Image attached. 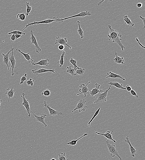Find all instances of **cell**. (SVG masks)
Listing matches in <instances>:
<instances>
[{
	"instance_id": "cell-3",
	"label": "cell",
	"mask_w": 145,
	"mask_h": 160,
	"mask_svg": "<svg viewBox=\"0 0 145 160\" xmlns=\"http://www.w3.org/2000/svg\"><path fill=\"white\" fill-rule=\"evenodd\" d=\"M110 86L109 88L106 91H103L100 92L96 94L95 96L97 98V100L94 101V104H96L98 102H106L107 101L106 97L107 96L108 92L109 91L110 89L111 86Z\"/></svg>"
},
{
	"instance_id": "cell-26",
	"label": "cell",
	"mask_w": 145,
	"mask_h": 160,
	"mask_svg": "<svg viewBox=\"0 0 145 160\" xmlns=\"http://www.w3.org/2000/svg\"><path fill=\"white\" fill-rule=\"evenodd\" d=\"M81 23V22L79 21H77V23H76L78 24V30H77V32H78V34L81 37V39H83L84 38V36H83L84 32H83V30L81 29V26H80V23Z\"/></svg>"
},
{
	"instance_id": "cell-34",
	"label": "cell",
	"mask_w": 145,
	"mask_h": 160,
	"mask_svg": "<svg viewBox=\"0 0 145 160\" xmlns=\"http://www.w3.org/2000/svg\"><path fill=\"white\" fill-rule=\"evenodd\" d=\"M58 159L57 160H68L65 155V153H61V154H59Z\"/></svg>"
},
{
	"instance_id": "cell-8",
	"label": "cell",
	"mask_w": 145,
	"mask_h": 160,
	"mask_svg": "<svg viewBox=\"0 0 145 160\" xmlns=\"http://www.w3.org/2000/svg\"><path fill=\"white\" fill-rule=\"evenodd\" d=\"M26 95L24 93H23L21 94V97L23 98V102L22 103V105H23L26 109L27 113H28V116L30 117L31 116V113H30V109L29 104L28 102V100L26 99L25 98V95Z\"/></svg>"
},
{
	"instance_id": "cell-14",
	"label": "cell",
	"mask_w": 145,
	"mask_h": 160,
	"mask_svg": "<svg viewBox=\"0 0 145 160\" xmlns=\"http://www.w3.org/2000/svg\"><path fill=\"white\" fill-rule=\"evenodd\" d=\"M30 113H32L33 115L35 116V119L37 121L43 124L45 127H46L47 126V125L46 124L45 121V119L46 118V117L47 116V114H42V116H37L34 114L31 111H30Z\"/></svg>"
},
{
	"instance_id": "cell-10",
	"label": "cell",
	"mask_w": 145,
	"mask_h": 160,
	"mask_svg": "<svg viewBox=\"0 0 145 160\" xmlns=\"http://www.w3.org/2000/svg\"><path fill=\"white\" fill-rule=\"evenodd\" d=\"M91 15V14L90 11H81V12L76 15H73V16H70L66 18H61V20L63 21L64 20H67V19H69V18H73L75 17H84L86 16H90Z\"/></svg>"
},
{
	"instance_id": "cell-33",
	"label": "cell",
	"mask_w": 145,
	"mask_h": 160,
	"mask_svg": "<svg viewBox=\"0 0 145 160\" xmlns=\"http://www.w3.org/2000/svg\"><path fill=\"white\" fill-rule=\"evenodd\" d=\"M101 108V107H100V108H99V109H98L97 110V111H96V112L94 114V116H93V117L90 120V121H89V122L88 123V127L90 126V124L92 122V121L93 120H94V119L95 118V117L96 116H97L98 115L99 112H100V110Z\"/></svg>"
},
{
	"instance_id": "cell-4",
	"label": "cell",
	"mask_w": 145,
	"mask_h": 160,
	"mask_svg": "<svg viewBox=\"0 0 145 160\" xmlns=\"http://www.w3.org/2000/svg\"><path fill=\"white\" fill-rule=\"evenodd\" d=\"M86 100L85 99H81L77 103L75 109L71 112V113H73L76 110H78L79 112L85 111L86 109L88 108L86 105Z\"/></svg>"
},
{
	"instance_id": "cell-5",
	"label": "cell",
	"mask_w": 145,
	"mask_h": 160,
	"mask_svg": "<svg viewBox=\"0 0 145 160\" xmlns=\"http://www.w3.org/2000/svg\"><path fill=\"white\" fill-rule=\"evenodd\" d=\"M57 20L56 18L55 17L53 18V19H47L46 20H43V21H39V22H36V21H34V22L32 23H29V22H28V25H25V27L24 29L23 30H22V31H23L24 30V29L27 28V27L29 26H32V25H35V27L36 25L37 24H49V23H52V22H57Z\"/></svg>"
},
{
	"instance_id": "cell-22",
	"label": "cell",
	"mask_w": 145,
	"mask_h": 160,
	"mask_svg": "<svg viewBox=\"0 0 145 160\" xmlns=\"http://www.w3.org/2000/svg\"><path fill=\"white\" fill-rule=\"evenodd\" d=\"M15 91L14 90L13 87H12L11 89L9 88L7 89L5 92L8 97V102H9L10 99L13 97Z\"/></svg>"
},
{
	"instance_id": "cell-37",
	"label": "cell",
	"mask_w": 145,
	"mask_h": 160,
	"mask_svg": "<svg viewBox=\"0 0 145 160\" xmlns=\"http://www.w3.org/2000/svg\"><path fill=\"white\" fill-rule=\"evenodd\" d=\"M42 95H44L45 96H49L51 95L50 91L48 89H46L43 91L42 93H41Z\"/></svg>"
},
{
	"instance_id": "cell-1",
	"label": "cell",
	"mask_w": 145,
	"mask_h": 160,
	"mask_svg": "<svg viewBox=\"0 0 145 160\" xmlns=\"http://www.w3.org/2000/svg\"><path fill=\"white\" fill-rule=\"evenodd\" d=\"M108 26L110 30L109 32V34L107 36L109 40L112 41L113 43H116L121 48L122 51H124L125 47L121 42L122 40L120 38L122 36V35L118 33L117 30L113 29L110 25H108Z\"/></svg>"
},
{
	"instance_id": "cell-42",
	"label": "cell",
	"mask_w": 145,
	"mask_h": 160,
	"mask_svg": "<svg viewBox=\"0 0 145 160\" xmlns=\"http://www.w3.org/2000/svg\"><path fill=\"white\" fill-rule=\"evenodd\" d=\"M136 41H137V42L138 43L139 45L140 46H141V47H142L143 48H144V49H145V47L144 46H143L141 44V43H140L139 40L138 39V38L137 37L136 38Z\"/></svg>"
},
{
	"instance_id": "cell-7",
	"label": "cell",
	"mask_w": 145,
	"mask_h": 160,
	"mask_svg": "<svg viewBox=\"0 0 145 160\" xmlns=\"http://www.w3.org/2000/svg\"><path fill=\"white\" fill-rule=\"evenodd\" d=\"M31 30L30 32V34L31 35V37L30 38V39L31 40V44H34L35 46V47L36 48V51L37 53H39L41 51V49L39 44L37 43V39L36 37L33 34V31L32 30V27L31 26Z\"/></svg>"
},
{
	"instance_id": "cell-25",
	"label": "cell",
	"mask_w": 145,
	"mask_h": 160,
	"mask_svg": "<svg viewBox=\"0 0 145 160\" xmlns=\"http://www.w3.org/2000/svg\"><path fill=\"white\" fill-rule=\"evenodd\" d=\"M123 20L125 21L124 24H127L128 26H131V28L133 27L134 24L131 21V19L128 17V15H126L123 17Z\"/></svg>"
},
{
	"instance_id": "cell-38",
	"label": "cell",
	"mask_w": 145,
	"mask_h": 160,
	"mask_svg": "<svg viewBox=\"0 0 145 160\" xmlns=\"http://www.w3.org/2000/svg\"><path fill=\"white\" fill-rule=\"evenodd\" d=\"M27 74H25L24 76H22L21 77L20 83V84H23L24 81L26 80V79H27Z\"/></svg>"
},
{
	"instance_id": "cell-35",
	"label": "cell",
	"mask_w": 145,
	"mask_h": 160,
	"mask_svg": "<svg viewBox=\"0 0 145 160\" xmlns=\"http://www.w3.org/2000/svg\"><path fill=\"white\" fill-rule=\"evenodd\" d=\"M16 29V28H15V29H14V30L13 31H12V32H10V33H8V35L19 34V35H22V34H23V35H25V33H23V32H20V31H15V30Z\"/></svg>"
},
{
	"instance_id": "cell-23",
	"label": "cell",
	"mask_w": 145,
	"mask_h": 160,
	"mask_svg": "<svg viewBox=\"0 0 145 160\" xmlns=\"http://www.w3.org/2000/svg\"><path fill=\"white\" fill-rule=\"evenodd\" d=\"M16 51L19 52L20 53H21V54L22 55L24 56V58H25V59L27 60L28 61V63H30V62H33L34 61V60H33L31 59V57H30V55H29V53L27 54H25L23 53V52L21 51V50L20 49H19L16 48Z\"/></svg>"
},
{
	"instance_id": "cell-17",
	"label": "cell",
	"mask_w": 145,
	"mask_h": 160,
	"mask_svg": "<svg viewBox=\"0 0 145 160\" xmlns=\"http://www.w3.org/2000/svg\"><path fill=\"white\" fill-rule=\"evenodd\" d=\"M101 85L97 83L95 84V88L93 89L91 91H90V94L92 96H94L99 92H101L103 91L102 90H99Z\"/></svg>"
},
{
	"instance_id": "cell-2",
	"label": "cell",
	"mask_w": 145,
	"mask_h": 160,
	"mask_svg": "<svg viewBox=\"0 0 145 160\" xmlns=\"http://www.w3.org/2000/svg\"><path fill=\"white\" fill-rule=\"evenodd\" d=\"M106 144L109 152L110 154V156L112 157H114L117 156L119 158L120 160H122V158L118 154V149L115 147V145L114 144H111L110 143L109 140H108L106 141Z\"/></svg>"
},
{
	"instance_id": "cell-18",
	"label": "cell",
	"mask_w": 145,
	"mask_h": 160,
	"mask_svg": "<svg viewBox=\"0 0 145 160\" xmlns=\"http://www.w3.org/2000/svg\"><path fill=\"white\" fill-rule=\"evenodd\" d=\"M50 61L49 59L47 58L46 59H43L36 63H35V61L32 62V65H39L41 66H48L49 62Z\"/></svg>"
},
{
	"instance_id": "cell-45",
	"label": "cell",
	"mask_w": 145,
	"mask_h": 160,
	"mask_svg": "<svg viewBox=\"0 0 145 160\" xmlns=\"http://www.w3.org/2000/svg\"><path fill=\"white\" fill-rule=\"evenodd\" d=\"M64 45H60L58 47L59 49L60 50H63L64 49Z\"/></svg>"
},
{
	"instance_id": "cell-20",
	"label": "cell",
	"mask_w": 145,
	"mask_h": 160,
	"mask_svg": "<svg viewBox=\"0 0 145 160\" xmlns=\"http://www.w3.org/2000/svg\"><path fill=\"white\" fill-rule=\"evenodd\" d=\"M107 76L106 77V78L107 79L108 78H119L123 80H125V79L123 77L120 75L117 74H115L113 73L112 72H109L107 73Z\"/></svg>"
},
{
	"instance_id": "cell-44",
	"label": "cell",
	"mask_w": 145,
	"mask_h": 160,
	"mask_svg": "<svg viewBox=\"0 0 145 160\" xmlns=\"http://www.w3.org/2000/svg\"><path fill=\"white\" fill-rule=\"evenodd\" d=\"M125 88H126V90H127L128 91H130L132 90V88H131V87L129 85H127L126 86Z\"/></svg>"
},
{
	"instance_id": "cell-31",
	"label": "cell",
	"mask_w": 145,
	"mask_h": 160,
	"mask_svg": "<svg viewBox=\"0 0 145 160\" xmlns=\"http://www.w3.org/2000/svg\"><path fill=\"white\" fill-rule=\"evenodd\" d=\"M65 54V51H63L62 54L61 56V58L60 60L59 61H58L57 63H59L60 64L59 67H62L63 65V63H64V55Z\"/></svg>"
},
{
	"instance_id": "cell-39",
	"label": "cell",
	"mask_w": 145,
	"mask_h": 160,
	"mask_svg": "<svg viewBox=\"0 0 145 160\" xmlns=\"http://www.w3.org/2000/svg\"><path fill=\"white\" fill-rule=\"evenodd\" d=\"M34 80H33L32 79L30 78V79L26 81V84L28 86L30 85L32 86L34 85Z\"/></svg>"
},
{
	"instance_id": "cell-28",
	"label": "cell",
	"mask_w": 145,
	"mask_h": 160,
	"mask_svg": "<svg viewBox=\"0 0 145 160\" xmlns=\"http://www.w3.org/2000/svg\"><path fill=\"white\" fill-rule=\"evenodd\" d=\"M85 69L84 68H79V69L76 68L75 71V76L76 75H79L81 76H83V74L85 73Z\"/></svg>"
},
{
	"instance_id": "cell-47",
	"label": "cell",
	"mask_w": 145,
	"mask_h": 160,
	"mask_svg": "<svg viewBox=\"0 0 145 160\" xmlns=\"http://www.w3.org/2000/svg\"><path fill=\"white\" fill-rule=\"evenodd\" d=\"M15 36L16 38V39H17L21 37H22V35H21L16 34L15 35Z\"/></svg>"
},
{
	"instance_id": "cell-32",
	"label": "cell",
	"mask_w": 145,
	"mask_h": 160,
	"mask_svg": "<svg viewBox=\"0 0 145 160\" xmlns=\"http://www.w3.org/2000/svg\"><path fill=\"white\" fill-rule=\"evenodd\" d=\"M25 13L24 12L21 14H19L17 15V18L21 21H25Z\"/></svg>"
},
{
	"instance_id": "cell-49",
	"label": "cell",
	"mask_w": 145,
	"mask_h": 160,
	"mask_svg": "<svg viewBox=\"0 0 145 160\" xmlns=\"http://www.w3.org/2000/svg\"><path fill=\"white\" fill-rule=\"evenodd\" d=\"M2 100H1V99H0V109L1 108V106H0V105L1 103L2 102Z\"/></svg>"
},
{
	"instance_id": "cell-24",
	"label": "cell",
	"mask_w": 145,
	"mask_h": 160,
	"mask_svg": "<svg viewBox=\"0 0 145 160\" xmlns=\"http://www.w3.org/2000/svg\"><path fill=\"white\" fill-rule=\"evenodd\" d=\"M108 84H110V85L111 86H114L117 88L119 89H121L122 90H126L125 88L123 87V85L122 84H120L119 83L117 82H110L108 83Z\"/></svg>"
},
{
	"instance_id": "cell-30",
	"label": "cell",
	"mask_w": 145,
	"mask_h": 160,
	"mask_svg": "<svg viewBox=\"0 0 145 160\" xmlns=\"http://www.w3.org/2000/svg\"><path fill=\"white\" fill-rule=\"evenodd\" d=\"M67 70L66 72L68 74H70L72 76H75V69L72 68L71 66L67 67Z\"/></svg>"
},
{
	"instance_id": "cell-52",
	"label": "cell",
	"mask_w": 145,
	"mask_h": 160,
	"mask_svg": "<svg viewBox=\"0 0 145 160\" xmlns=\"http://www.w3.org/2000/svg\"></svg>"
},
{
	"instance_id": "cell-43",
	"label": "cell",
	"mask_w": 145,
	"mask_h": 160,
	"mask_svg": "<svg viewBox=\"0 0 145 160\" xmlns=\"http://www.w3.org/2000/svg\"><path fill=\"white\" fill-rule=\"evenodd\" d=\"M139 17L140 18H141V20H142V22H143V24H144V27L143 28V29H144L145 28V18H143V17H142L141 16H139Z\"/></svg>"
},
{
	"instance_id": "cell-15",
	"label": "cell",
	"mask_w": 145,
	"mask_h": 160,
	"mask_svg": "<svg viewBox=\"0 0 145 160\" xmlns=\"http://www.w3.org/2000/svg\"><path fill=\"white\" fill-rule=\"evenodd\" d=\"M124 141L126 143H128L130 146V151L131 153V156L133 157H135V156L136 155L137 150L132 146V144H131L129 136H127L125 138V139H124Z\"/></svg>"
},
{
	"instance_id": "cell-50",
	"label": "cell",
	"mask_w": 145,
	"mask_h": 160,
	"mask_svg": "<svg viewBox=\"0 0 145 160\" xmlns=\"http://www.w3.org/2000/svg\"><path fill=\"white\" fill-rule=\"evenodd\" d=\"M51 160H56L55 159H54V158H52V159Z\"/></svg>"
},
{
	"instance_id": "cell-12",
	"label": "cell",
	"mask_w": 145,
	"mask_h": 160,
	"mask_svg": "<svg viewBox=\"0 0 145 160\" xmlns=\"http://www.w3.org/2000/svg\"><path fill=\"white\" fill-rule=\"evenodd\" d=\"M113 131H112V132L110 133V132L109 131H107L105 133H100L96 131L95 134L98 135H102V136H104L106 138L108 139V140H111L114 143H117L116 141L114 140L112 138V134L113 132Z\"/></svg>"
},
{
	"instance_id": "cell-27",
	"label": "cell",
	"mask_w": 145,
	"mask_h": 160,
	"mask_svg": "<svg viewBox=\"0 0 145 160\" xmlns=\"http://www.w3.org/2000/svg\"><path fill=\"white\" fill-rule=\"evenodd\" d=\"M88 133H84V135H82V136H81V137L79 138L78 139L75 140H72L70 142L67 143V144H68V145H71V146H74V145H76L78 140H79V139H81V138L84 137V136H87V135H88Z\"/></svg>"
},
{
	"instance_id": "cell-21",
	"label": "cell",
	"mask_w": 145,
	"mask_h": 160,
	"mask_svg": "<svg viewBox=\"0 0 145 160\" xmlns=\"http://www.w3.org/2000/svg\"><path fill=\"white\" fill-rule=\"evenodd\" d=\"M118 53H117L116 52H115V57L113 59L114 63L119 64H121L124 65L125 63H124V58L122 57H120L118 56Z\"/></svg>"
},
{
	"instance_id": "cell-36",
	"label": "cell",
	"mask_w": 145,
	"mask_h": 160,
	"mask_svg": "<svg viewBox=\"0 0 145 160\" xmlns=\"http://www.w3.org/2000/svg\"><path fill=\"white\" fill-rule=\"evenodd\" d=\"M69 62H70V63H71V64H72L73 66H74V69H76V68L79 69V68L78 67V66L76 65L77 61L75 60V59H73L72 58H71L70 60H69Z\"/></svg>"
},
{
	"instance_id": "cell-13",
	"label": "cell",
	"mask_w": 145,
	"mask_h": 160,
	"mask_svg": "<svg viewBox=\"0 0 145 160\" xmlns=\"http://www.w3.org/2000/svg\"><path fill=\"white\" fill-rule=\"evenodd\" d=\"M14 48H13L12 51V54L11 55H9V60L10 61L11 63V68L12 69V76H13L15 75V73H14V70L16 65V60L14 55H13V50Z\"/></svg>"
},
{
	"instance_id": "cell-41",
	"label": "cell",
	"mask_w": 145,
	"mask_h": 160,
	"mask_svg": "<svg viewBox=\"0 0 145 160\" xmlns=\"http://www.w3.org/2000/svg\"><path fill=\"white\" fill-rule=\"evenodd\" d=\"M9 37H11V41L12 42L15 41L16 40V38L15 34H12L11 36H10Z\"/></svg>"
},
{
	"instance_id": "cell-29",
	"label": "cell",
	"mask_w": 145,
	"mask_h": 160,
	"mask_svg": "<svg viewBox=\"0 0 145 160\" xmlns=\"http://www.w3.org/2000/svg\"><path fill=\"white\" fill-rule=\"evenodd\" d=\"M25 4L26 5V12L25 13L26 16H28L30 14V12L32 9L33 8L32 6L30 5V4L29 2H26Z\"/></svg>"
},
{
	"instance_id": "cell-48",
	"label": "cell",
	"mask_w": 145,
	"mask_h": 160,
	"mask_svg": "<svg viewBox=\"0 0 145 160\" xmlns=\"http://www.w3.org/2000/svg\"><path fill=\"white\" fill-rule=\"evenodd\" d=\"M104 1V0L100 2H99L98 3V5H101V4L102 3V2H103V1Z\"/></svg>"
},
{
	"instance_id": "cell-40",
	"label": "cell",
	"mask_w": 145,
	"mask_h": 160,
	"mask_svg": "<svg viewBox=\"0 0 145 160\" xmlns=\"http://www.w3.org/2000/svg\"><path fill=\"white\" fill-rule=\"evenodd\" d=\"M130 92H131V94H132V95H133V96H135V97H136L137 98H138V96L137 95V94L136 92L134 91V90H131V91H130Z\"/></svg>"
},
{
	"instance_id": "cell-9",
	"label": "cell",
	"mask_w": 145,
	"mask_h": 160,
	"mask_svg": "<svg viewBox=\"0 0 145 160\" xmlns=\"http://www.w3.org/2000/svg\"><path fill=\"white\" fill-rule=\"evenodd\" d=\"M46 98H46L44 102V107L48 110L50 113V116H56V115H58V116H59V115L63 116V115H64V114H63V113H61V112H58V111H56V110H55L50 108V107L49 105L47 104L46 101Z\"/></svg>"
},
{
	"instance_id": "cell-51",
	"label": "cell",
	"mask_w": 145,
	"mask_h": 160,
	"mask_svg": "<svg viewBox=\"0 0 145 160\" xmlns=\"http://www.w3.org/2000/svg\"><path fill=\"white\" fill-rule=\"evenodd\" d=\"M0 36H1V35H0Z\"/></svg>"
},
{
	"instance_id": "cell-19",
	"label": "cell",
	"mask_w": 145,
	"mask_h": 160,
	"mask_svg": "<svg viewBox=\"0 0 145 160\" xmlns=\"http://www.w3.org/2000/svg\"><path fill=\"white\" fill-rule=\"evenodd\" d=\"M13 49L12 48V46H11V50L9 51L6 54H5L3 53H2V55L3 56V63L4 64H6L8 68V70H9V65L8 64V63L9 60V54L12 51Z\"/></svg>"
},
{
	"instance_id": "cell-16",
	"label": "cell",
	"mask_w": 145,
	"mask_h": 160,
	"mask_svg": "<svg viewBox=\"0 0 145 160\" xmlns=\"http://www.w3.org/2000/svg\"><path fill=\"white\" fill-rule=\"evenodd\" d=\"M37 69H35L34 70H32V72H33V73L34 74H36L38 75V74L40 73H47V72H52L55 73V70H54V69H52V70H49L48 69H39L38 70H37Z\"/></svg>"
},
{
	"instance_id": "cell-6",
	"label": "cell",
	"mask_w": 145,
	"mask_h": 160,
	"mask_svg": "<svg viewBox=\"0 0 145 160\" xmlns=\"http://www.w3.org/2000/svg\"><path fill=\"white\" fill-rule=\"evenodd\" d=\"M91 83V81H90L86 85L84 84H80L79 86V87L80 88V89L79 90L80 93L77 94V96L80 94H83L84 95V97H86L87 95L90 94V89L87 87V85Z\"/></svg>"
},
{
	"instance_id": "cell-46",
	"label": "cell",
	"mask_w": 145,
	"mask_h": 160,
	"mask_svg": "<svg viewBox=\"0 0 145 160\" xmlns=\"http://www.w3.org/2000/svg\"><path fill=\"white\" fill-rule=\"evenodd\" d=\"M142 4L141 3H137V6L138 8H140L142 6Z\"/></svg>"
},
{
	"instance_id": "cell-11",
	"label": "cell",
	"mask_w": 145,
	"mask_h": 160,
	"mask_svg": "<svg viewBox=\"0 0 145 160\" xmlns=\"http://www.w3.org/2000/svg\"><path fill=\"white\" fill-rule=\"evenodd\" d=\"M56 42L55 43V44H59L60 45L64 46H67L70 49H71V47L67 44V39L66 38H61L60 37L58 36L56 38Z\"/></svg>"
}]
</instances>
